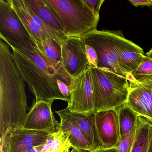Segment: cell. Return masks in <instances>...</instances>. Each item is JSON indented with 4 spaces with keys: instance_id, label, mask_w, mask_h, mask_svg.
Wrapping results in <instances>:
<instances>
[{
    "instance_id": "cell-14",
    "label": "cell",
    "mask_w": 152,
    "mask_h": 152,
    "mask_svg": "<svg viewBox=\"0 0 152 152\" xmlns=\"http://www.w3.org/2000/svg\"><path fill=\"white\" fill-rule=\"evenodd\" d=\"M24 26L36 44L44 54L42 43L48 39L36 23L30 13V6L26 0H8Z\"/></svg>"
},
{
    "instance_id": "cell-10",
    "label": "cell",
    "mask_w": 152,
    "mask_h": 152,
    "mask_svg": "<svg viewBox=\"0 0 152 152\" xmlns=\"http://www.w3.org/2000/svg\"><path fill=\"white\" fill-rule=\"evenodd\" d=\"M53 102H34L28 109L21 127L24 129L53 133L59 129V122L53 114L51 107Z\"/></svg>"
},
{
    "instance_id": "cell-9",
    "label": "cell",
    "mask_w": 152,
    "mask_h": 152,
    "mask_svg": "<svg viewBox=\"0 0 152 152\" xmlns=\"http://www.w3.org/2000/svg\"><path fill=\"white\" fill-rule=\"evenodd\" d=\"M61 61L71 78L78 77L88 67V62L81 38L68 37L61 45Z\"/></svg>"
},
{
    "instance_id": "cell-15",
    "label": "cell",
    "mask_w": 152,
    "mask_h": 152,
    "mask_svg": "<svg viewBox=\"0 0 152 152\" xmlns=\"http://www.w3.org/2000/svg\"><path fill=\"white\" fill-rule=\"evenodd\" d=\"M56 112L60 120L58 129L67 133L72 148L75 149L77 152L94 150L87 137L64 109Z\"/></svg>"
},
{
    "instance_id": "cell-19",
    "label": "cell",
    "mask_w": 152,
    "mask_h": 152,
    "mask_svg": "<svg viewBox=\"0 0 152 152\" xmlns=\"http://www.w3.org/2000/svg\"><path fill=\"white\" fill-rule=\"evenodd\" d=\"M152 124L145 118L137 116L136 136L131 152H148Z\"/></svg>"
},
{
    "instance_id": "cell-30",
    "label": "cell",
    "mask_w": 152,
    "mask_h": 152,
    "mask_svg": "<svg viewBox=\"0 0 152 152\" xmlns=\"http://www.w3.org/2000/svg\"><path fill=\"white\" fill-rule=\"evenodd\" d=\"M72 148V146L70 144H67V145L64 146L60 150H58L57 152H72V150L70 151V148Z\"/></svg>"
},
{
    "instance_id": "cell-1",
    "label": "cell",
    "mask_w": 152,
    "mask_h": 152,
    "mask_svg": "<svg viewBox=\"0 0 152 152\" xmlns=\"http://www.w3.org/2000/svg\"><path fill=\"white\" fill-rule=\"evenodd\" d=\"M25 81L7 43L0 40V134L22 126L28 108Z\"/></svg>"
},
{
    "instance_id": "cell-17",
    "label": "cell",
    "mask_w": 152,
    "mask_h": 152,
    "mask_svg": "<svg viewBox=\"0 0 152 152\" xmlns=\"http://www.w3.org/2000/svg\"><path fill=\"white\" fill-rule=\"evenodd\" d=\"M66 112L75 121L78 127L87 137L93 149L99 147L95 124V113L84 114L70 112L67 108Z\"/></svg>"
},
{
    "instance_id": "cell-29",
    "label": "cell",
    "mask_w": 152,
    "mask_h": 152,
    "mask_svg": "<svg viewBox=\"0 0 152 152\" xmlns=\"http://www.w3.org/2000/svg\"><path fill=\"white\" fill-rule=\"evenodd\" d=\"M80 152H117V147L108 148L99 147L90 151H81Z\"/></svg>"
},
{
    "instance_id": "cell-25",
    "label": "cell",
    "mask_w": 152,
    "mask_h": 152,
    "mask_svg": "<svg viewBox=\"0 0 152 152\" xmlns=\"http://www.w3.org/2000/svg\"><path fill=\"white\" fill-rule=\"evenodd\" d=\"M84 1L96 15L99 16V10L104 0H84Z\"/></svg>"
},
{
    "instance_id": "cell-22",
    "label": "cell",
    "mask_w": 152,
    "mask_h": 152,
    "mask_svg": "<svg viewBox=\"0 0 152 152\" xmlns=\"http://www.w3.org/2000/svg\"><path fill=\"white\" fill-rule=\"evenodd\" d=\"M152 76V59L142 63L132 71L131 76L135 80H140L145 77Z\"/></svg>"
},
{
    "instance_id": "cell-8",
    "label": "cell",
    "mask_w": 152,
    "mask_h": 152,
    "mask_svg": "<svg viewBox=\"0 0 152 152\" xmlns=\"http://www.w3.org/2000/svg\"><path fill=\"white\" fill-rule=\"evenodd\" d=\"M71 78L70 101L66 108L70 112L77 113H95L93 90L89 66L78 77Z\"/></svg>"
},
{
    "instance_id": "cell-13",
    "label": "cell",
    "mask_w": 152,
    "mask_h": 152,
    "mask_svg": "<svg viewBox=\"0 0 152 152\" xmlns=\"http://www.w3.org/2000/svg\"><path fill=\"white\" fill-rule=\"evenodd\" d=\"M50 133L24 129L21 126L10 128L7 152H24L43 145Z\"/></svg>"
},
{
    "instance_id": "cell-3",
    "label": "cell",
    "mask_w": 152,
    "mask_h": 152,
    "mask_svg": "<svg viewBox=\"0 0 152 152\" xmlns=\"http://www.w3.org/2000/svg\"><path fill=\"white\" fill-rule=\"evenodd\" d=\"M89 67L95 113L116 110L125 104L129 91L127 79L110 71Z\"/></svg>"
},
{
    "instance_id": "cell-12",
    "label": "cell",
    "mask_w": 152,
    "mask_h": 152,
    "mask_svg": "<svg viewBox=\"0 0 152 152\" xmlns=\"http://www.w3.org/2000/svg\"><path fill=\"white\" fill-rule=\"evenodd\" d=\"M115 51L118 65L127 76V80L130 77L132 71L143 62L150 59L144 55L141 48L127 39L123 34L117 42Z\"/></svg>"
},
{
    "instance_id": "cell-6",
    "label": "cell",
    "mask_w": 152,
    "mask_h": 152,
    "mask_svg": "<svg viewBox=\"0 0 152 152\" xmlns=\"http://www.w3.org/2000/svg\"><path fill=\"white\" fill-rule=\"evenodd\" d=\"M0 38L10 47L25 52L37 47L8 0H0Z\"/></svg>"
},
{
    "instance_id": "cell-24",
    "label": "cell",
    "mask_w": 152,
    "mask_h": 152,
    "mask_svg": "<svg viewBox=\"0 0 152 152\" xmlns=\"http://www.w3.org/2000/svg\"><path fill=\"white\" fill-rule=\"evenodd\" d=\"M83 44L89 66L97 68L98 64V58L96 50L91 45L84 43Z\"/></svg>"
},
{
    "instance_id": "cell-32",
    "label": "cell",
    "mask_w": 152,
    "mask_h": 152,
    "mask_svg": "<svg viewBox=\"0 0 152 152\" xmlns=\"http://www.w3.org/2000/svg\"><path fill=\"white\" fill-rule=\"evenodd\" d=\"M148 152H152V124L150 129V138H149V145H148Z\"/></svg>"
},
{
    "instance_id": "cell-20",
    "label": "cell",
    "mask_w": 152,
    "mask_h": 152,
    "mask_svg": "<svg viewBox=\"0 0 152 152\" xmlns=\"http://www.w3.org/2000/svg\"><path fill=\"white\" fill-rule=\"evenodd\" d=\"M119 116L121 136L129 132L135 126L137 116L126 105L116 110Z\"/></svg>"
},
{
    "instance_id": "cell-23",
    "label": "cell",
    "mask_w": 152,
    "mask_h": 152,
    "mask_svg": "<svg viewBox=\"0 0 152 152\" xmlns=\"http://www.w3.org/2000/svg\"><path fill=\"white\" fill-rule=\"evenodd\" d=\"M54 134L53 145L48 152H57L65 145L67 144L71 145L68 140L67 133L64 131L58 129L57 131L54 132Z\"/></svg>"
},
{
    "instance_id": "cell-33",
    "label": "cell",
    "mask_w": 152,
    "mask_h": 152,
    "mask_svg": "<svg viewBox=\"0 0 152 152\" xmlns=\"http://www.w3.org/2000/svg\"><path fill=\"white\" fill-rule=\"evenodd\" d=\"M146 56L149 58L150 59H152V48L146 54Z\"/></svg>"
},
{
    "instance_id": "cell-2",
    "label": "cell",
    "mask_w": 152,
    "mask_h": 152,
    "mask_svg": "<svg viewBox=\"0 0 152 152\" xmlns=\"http://www.w3.org/2000/svg\"><path fill=\"white\" fill-rule=\"evenodd\" d=\"M10 47L17 67L35 96L36 102L61 100L70 102L59 90L57 80L60 79L56 70L37 47L29 52Z\"/></svg>"
},
{
    "instance_id": "cell-31",
    "label": "cell",
    "mask_w": 152,
    "mask_h": 152,
    "mask_svg": "<svg viewBox=\"0 0 152 152\" xmlns=\"http://www.w3.org/2000/svg\"><path fill=\"white\" fill-rule=\"evenodd\" d=\"M43 145L39 146L34 147L31 149H29L24 152H41Z\"/></svg>"
},
{
    "instance_id": "cell-4",
    "label": "cell",
    "mask_w": 152,
    "mask_h": 152,
    "mask_svg": "<svg viewBox=\"0 0 152 152\" xmlns=\"http://www.w3.org/2000/svg\"><path fill=\"white\" fill-rule=\"evenodd\" d=\"M54 10L67 37L81 38L96 30L99 16L96 15L84 0H45Z\"/></svg>"
},
{
    "instance_id": "cell-5",
    "label": "cell",
    "mask_w": 152,
    "mask_h": 152,
    "mask_svg": "<svg viewBox=\"0 0 152 152\" xmlns=\"http://www.w3.org/2000/svg\"><path fill=\"white\" fill-rule=\"evenodd\" d=\"M121 30L98 31L96 30L81 37L83 43L91 45L98 58V68L110 71L127 79L117 62L115 48L118 40L123 35Z\"/></svg>"
},
{
    "instance_id": "cell-16",
    "label": "cell",
    "mask_w": 152,
    "mask_h": 152,
    "mask_svg": "<svg viewBox=\"0 0 152 152\" xmlns=\"http://www.w3.org/2000/svg\"><path fill=\"white\" fill-rule=\"evenodd\" d=\"M45 58L56 70L60 79L70 86L71 77L66 72L61 61V46L51 38H48L42 43Z\"/></svg>"
},
{
    "instance_id": "cell-27",
    "label": "cell",
    "mask_w": 152,
    "mask_h": 152,
    "mask_svg": "<svg viewBox=\"0 0 152 152\" xmlns=\"http://www.w3.org/2000/svg\"><path fill=\"white\" fill-rule=\"evenodd\" d=\"M54 140V134L53 133L49 134L48 138L45 144L43 145L41 152H48L51 148L53 145Z\"/></svg>"
},
{
    "instance_id": "cell-11",
    "label": "cell",
    "mask_w": 152,
    "mask_h": 152,
    "mask_svg": "<svg viewBox=\"0 0 152 152\" xmlns=\"http://www.w3.org/2000/svg\"><path fill=\"white\" fill-rule=\"evenodd\" d=\"M95 124L99 147H116L121 137L117 111L109 110L95 113Z\"/></svg>"
},
{
    "instance_id": "cell-21",
    "label": "cell",
    "mask_w": 152,
    "mask_h": 152,
    "mask_svg": "<svg viewBox=\"0 0 152 152\" xmlns=\"http://www.w3.org/2000/svg\"><path fill=\"white\" fill-rule=\"evenodd\" d=\"M137 131V121L133 128L127 133L121 136L117 144V152H131Z\"/></svg>"
},
{
    "instance_id": "cell-26",
    "label": "cell",
    "mask_w": 152,
    "mask_h": 152,
    "mask_svg": "<svg viewBox=\"0 0 152 152\" xmlns=\"http://www.w3.org/2000/svg\"><path fill=\"white\" fill-rule=\"evenodd\" d=\"M57 82L59 90L61 91V93L65 97L70 100V95H71L70 86L61 79H57Z\"/></svg>"
},
{
    "instance_id": "cell-34",
    "label": "cell",
    "mask_w": 152,
    "mask_h": 152,
    "mask_svg": "<svg viewBox=\"0 0 152 152\" xmlns=\"http://www.w3.org/2000/svg\"><path fill=\"white\" fill-rule=\"evenodd\" d=\"M72 152H77V151L75 149H74V148H72Z\"/></svg>"
},
{
    "instance_id": "cell-7",
    "label": "cell",
    "mask_w": 152,
    "mask_h": 152,
    "mask_svg": "<svg viewBox=\"0 0 152 152\" xmlns=\"http://www.w3.org/2000/svg\"><path fill=\"white\" fill-rule=\"evenodd\" d=\"M129 95L126 105L136 115L152 123V76L128 80Z\"/></svg>"
},
{
    "instance_id": "cell-18",
    "label": "cell",
    "mask_w": 152,
    "mask_h": 152,
    "mask_svg": "<svg viewBox=\"0 0 152 152\" xmlns=\"http://www.w3.org/2000/svg\"><path fill=\"white\" fill-rule=\"evenodd\" d=\"M26 1L32 10L48 25L54 30L64 34L62 24L56 14L46 3L45 0Z\"/></svg>"
},
{
    "instance_id": "cell-28",
    "label": "cell",
    "mask_w": 152,
    "mask_h": 152,
    "mask_svg": "<svg viewBox=\"0 0 152 152\" xmlns=\"http://www.w3.org/2000/svg\"><path fill=\"white\" fill-rule=\"evenodd\" d=\"M129 2L134 7H141L152 6V0H129Z\"/></svg>"
}]
</instances>
